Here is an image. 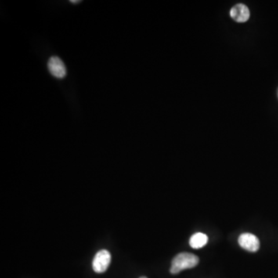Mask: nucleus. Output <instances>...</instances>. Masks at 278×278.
Instances as JSON below:
<instances>
[{"label": "nucleus", "mask_w": 278, "mask_h": 278, "mask_svg": "<svg viewBox=\"0 0 278 278\" xmlns=\"http://www.w3.org/2000/svg\"><path fill=\"white\" fill-rule=\"evenodd\" d=\"M199 261V257L194 254L189 253L178 254L172 260L170 272L173 275H176L183 270L195 268L197 266Z\"/></svg>", "instance_id": "f257e3e1"}, {"label": "nucleus", "mask_w": 278, "mask_h": 278, "mask_svg": "<svg viewBox=\"0 0 278 278\" xmlns=\"http://www.w3.org/2000/svg\"><path fill=\"white\" fill-rule=\"evenodd\" d=\"M111 260V256L109 251L106 250L98 251L93 260V270L96 273H104L109 268Z\"/></svg>", "instance_id": "f03ea898"}, {"label": "nucleus", "mask_w": 278, "mask_h": 278, "mask_svg": "<svg viewBox=\"0 0 278 278\" xmlns=\"http://www.w3.org/2000/svg\"><path fill=\"white\" fill-rule=\"evenodd\" d=\"M238 243L242 248L248 250L250 252H257L260 248L259 239L252 233H242L239 236Z\"/></svg>", "instance_id": "7ed1b4c3"}, {"label": "nucleus", "mask_w": 278, "mask_h": 278, "mask_svg": "<svg viewBox=\"0 0 278 278\" xmlns=\"http://www.w3.org/2000/svg\"><path fill=\"white\" fill-rule=\"evenodd\" d=\"M48 69L50 73L54 77L58 79H62L67 75V69L60 58L57 56H52L48 61Z\"/></svg>", "instance_id": "20e7f679"}, {"label": "nucleus", "mask_w": 278, "mask_h": 278, "mask_svg": "<svg viewBox=\"0 0 278 278\" xmlns=\"http://www.w3.org/2000/svg\"><path fill=\"white\" fill-rule=\"evenodd\" d=\"M250 10L247 5L244 4H236L230 10L231 17L238 23L247 22L250 18Z\"/></svg>", "instance_id": "39448f33"}, {"label": "nucleus", "mask_w": 278, "mask_h": 278, "mask_svg": "<svg viewBox=\"0 0 278 278\" xmlns=\"http://www.w3.org/2000/svg\"><path fill=\"white\" fill-rule=\"evenodd\" d=\"M208 236L205 233H196L191 236L189 245L193 248L200 249L206 246V244L208 243Z\"/></svg>", "instance_id": "423d86ee"}, {"label": "nucleus", "mask_w": 278, "mask_h": 278, "mask_svg": "<svg viewBox=\"0 0 278 278\" xmlns=\"http://www.w3.org/2000/svg\"><path fill=\"white\" fill-rule=\"evenodd\" d=\"M70 2L73 4H77L79 3V2H81V1H77V0H72V1H70Z\"/></svg>", "instance_id": "0eeeda50"}, {"label": "nucleus", "mask_w": 278, "mask_h": 278, "mask_svg": "<svg viewBox=\"0 0 278 278\" xmlns=\"http://www.w3.org/2000/svg\"><path fill=\"white\" fill-rule=\"evenodd\" d=\"M145 278V277H142V278Z\"/></svg>", "instance_id": "6e6552de"}, {"label": "nucleus", "mask_w": 278, "mask_h": 278, "mask_svg": "<svg viewBox=\"0 0 278 278\" xmlns=\"http://www.w3.org/2000/svg\"></svg>", "instance_id": "1a4fd4ad"}]
</instances>
